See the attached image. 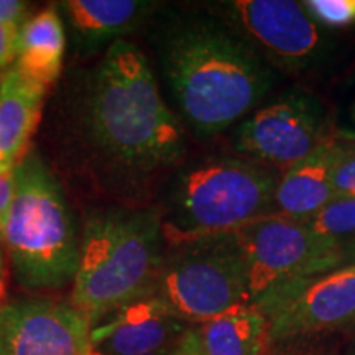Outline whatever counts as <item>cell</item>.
<instances>
[{"label":"cell","mask_w":355,"mask_h":355,"mask_svg":"<svg viewBox=\"0 0 355 355\" xmlns=\"http://www.w3.org/2000/svg\"><path fill=\"white\" fill-rule=\"evenodd\" d=\"M74 46L94 51L135 32L157 10L155 2L140 0H66L61 2Z\"/></svg>","instance_id":"14"},{"label":"cell","mask_w":355,"mask_h":355,"mask_svg":"<svg viewBox=\"0 0 355 355\" xmlns=\"http://www.w3.org/2000/svg\"><path fill=\"white\" fill-rule=\"evenodd\" d=\"M30 6L21 0H0V24L20 28L30 19Z\"/></svg>","instance_id":"21"},{"label":"cell","mask_w":355,"mask_h":355,"mask_svg":"<svg viewBox=\"0 0 355 355\" xmlns=\"http://www.w3.org/2000/svg\"><path fill=\"white\" fill-rule=\"evenodd\" d=\"M303 6L319 26L344 28L355 25V0H306Z\"/></svg>","instance_id":"19"},{"label":"cell","mask_w":355,"mask_h":355,"mask_svg":"<svg viewBox=\"0 0 355 355\" xmlns=\"http://www.w3.org/2000/svg\"><path fill=\"white\" fill-rule=\"evenodd\" d=\"M189 326L148 296L92 327L91 355H144L175 344Z\"/></svg>","instance_id":"12"},{"label":"cell","mask_w":355,"mask_h":355,"mask_svg":"<svg viewBox=\"0 0 355 355\" xmlns=\"http://www.w3.org/2000/svg\"><path fill=\"white\" fill-rule=\"evenodd\" d=\"M304 222L318 235L344 247L355 241V198H337Z\"/></svg>","instance_id":"18"},{"label":"cell","mask_w":355,"mask_h":355,"mask_svg":"<svg viewBox=\"0 0 355 355\" xmlns=\"http://www.w3.org/2000/svg\"><path fill=\"white\" fill-rule=\"evenodd\" d=\"M206 355H263L268 322L254 304H243L198 326Z\"/></svg>","instance_id":"17"},{"label":"cell","mask_w":355,"mask_h":355,"mask_svg":"<svg viewBox=\"0 0 355 355\" xmlns=\"http://www.w3.org/2000/svg\"><path fill=\"white\" fill-rule=\"evenodd\" d=\"M347 355H355V344L352 345V349H350V350H349V352H347Z\"/></svg>","instance_id":"28"},{"label":"cell","mask_w":355,"mask_h":355,"mask_svg":"<svg viewBox=\"0 0 355 355\" xmlns=\"http://www.w3.org/2000/svg\"><path fill=\"white\" fill-rule=\"evenodd\" d=\"M344 146L340 139L329 137L309 157L286 168L275 191L273 214L308 220L337 199L332 173Z\"/></svg>","instance_id":"13"},{"label":"cell","mask_w":355,"mask_h":355,"mask_svg":"<svg viewBox=\"0 0 355 355\" xmlns=\"http://www.w3.org/2000/svg\"><path fill=\"white\" fill-rule=\"evenodd\" d=\"M158 44L163 78L196 135L232 127L272 91V68L219 19H175L163 28Z\"/></svg>","instance_id":"2"},{"label":"cell","mask_w":355,"mask_h":355,"mask_svg":"<svg viewBox=\"0 0 355 355\" xmlns=\"http://www.w3.org/2000/svg\"><path fill=\"white\" fill-rule=\"evenodd\" d=\"M352 327H355V321H354V322H352Z\"/></svg>","instance_id":"29"},{"label":"cell","mask_w":355,"mask_h":355,"mask_svg":"<svg viewBox=\"0 0 355 355\" xmlns=\"http://www.w3.org/2000/svg\"><path fill=\"white\" fill-rule=\"evenodd\" d=\"M13 170L0 175V229H2L3 219H6L13 199V193H15V171Z\"/></svg>","instance_id":"24"},{"label":"cell","mask_w":355,"mask_h":355,"mask_svg":"<svg viewBox=\"0 0 355 355\" xmlns=\"http://www.w3.org/2000/svg\"><path fill=\"white\" fill-rule=\"evenodd\" d=\"M219 20L259 53L268 66L303 73L326 55L322 28L293 0H230L217 7Z\"/></svg>","instance_id":"8"},{"label":"cell","mask_w":355,"mask_h":355,"mask_svg":"<svg viewBox=\"0 0 355 355\" xmlns=\"http://www.w3.org/2000/svg\"><path fill=\"white\" fill-rule=\"evenodd\" d=\"M170 355H206L204 354L198 326L189 327V329L173 344Z\"/></svg>","instance_id":"23"},{"label":"cell","mask_w":355,"mask_h":355,"mask_svg":"<svg viewBox=\"0 0 355 355\" xmlns=\"http://www.w3.org/2000/svg\"><path fill=\"white\" fill-rule=\"evenodd\" d=\"M153 296L173 316L199 326L250 304L245 263L234 234L173 247L163 260Z\"/></svg>","instance_id":"6"},{"label":"cell","mask_w":355,"mask_h":355,"mask_svg":"<svg viewBox=\"0 0 355 355\" xmlns=\"http://www.w3.org/2000/svg\"><path fill=\"white\" fill-rule=\"evenodd\" d=\"M19 28L0 24V71L7 69L15 61Z\"/></svg>","instance_id":"22"},{"label":"cell","mask_w":355,"mask_h":355,"mask_svg":"<svg viewBox=\"0 0 355 355\" xmlns=\"http://www.w3.org/2000/svg\"><path fill=\"white\" fill-rule=\"evenodd\" d=\"M252 304L266 318L270 343H286L352 326L355 265L288 283Z\"/></svg>","instance_id":"10"},{"label":"cell","mask_w":355,"mask_h":355,"mask_svg":"<svg viewBox=\"0 0 355 355\" xmlns=\"http://www.w3.org/2000/svg\"><path fill=\"white\" fill-rule=\"evenodd\" d=\"M64 46L63 19L55 7H48L19 28L13 64L26 78L50 86L63 68Z\"/></svg>","instance_id":"16"},{"label":"cell","mask_w":355,"mask_h":355,"mask_svg":"<svg viewBox=\"0 0 355 355\" xmlns=\"http://www.w3.org/2000/svg\"><path fill=\"white\" fill-rule=\"evenodd\" d=\"M329 139V115L318 97L290 91L242 121L234 137L239 155L255 163L290 168Z\"/></svg>","instance_id":"9"},{"label":"cell","mask_w":355,"mask_h":355,"mask_svg":"<svg viewBox=\"0 0 355 355\" xmlns=\"http://www.w3.org/2000/svg\"><path fill=\"white\" fill-rule=\"evenodd\" d=\"M71 123L91 166L119 183H133L181 162L184 130L159 92L137 44L119 40L76 84Z\"/></svg>","instance_id":"1"},{"label":"cell","mask_w":355,"mask_h":355,"mask_svg":"<svg viewBox=\"0 0 355 355\" xmlns=\"http://www.w3.org/2000/svg\"><path fill=\"white\" fill-rule=\"evenodd\" d=\"M336 198H355V145H345L332 173Z\"/></svg>","instance_id":"20"},{"label":"cell","mask_w":355,"mask_h":355,"mask_svg":"<svg viewBox=\"0 0 355 355\" xmlns=\"http://www.w3.org/2000/svg\"><path fill=\"white\" fill-rule=\"evenodd\" d=\"M245 263L250 304L266 293L340 268L345 250L304 220L266 216L234 232Z\"/></svg>","instance_id":"7"},{"label":"cell","mask_w":355,"mask_h":355,"mask_svg":"<svg viewBox=\"0 0 355 355\" xmlns=\"http://www.w3.org/2000/svg\"><path fill=\"white\" fill-rule=\"evenodd\" d=\"M171 349H173V344H171V345H168V347H163V349H159V350H155V352L144 354V355H170Z\"/></svg>","instance_id":"27"},{"label":"cell","mask_w":355,"mask_h":355,"mask_svg":"<svg viewBox=\"0 0 355 355\" xmlns=\"http://www.w3.org/2000/svg\"><path fill=\"white\" fill-rule=\"evenodd\" d=\"M15 193L0 237L13 273L28 290H58L73 283L81 239L60 181L38 153L15 165Z\"/></svg>","instance_id":"4"},{"label":"cell","mask_w":355,"mask_h":355,"mask_svg":"<svg viewBox=\"0 0 355 355\" xmlns=\"http://www.w3.org/2000/svg\"><path fill=\"white\" fill-rule=\"evenodd\" d=\"M158 209H109L91 216L84 225L71 304L94 327L155 295L163 254Z\"/></svg>","instance_id":"3"},{"label":"cell","mask_w":355,"mask_h":355,"mask_svg":"<svg viewBox=\"0 0 355 355\" xmlns=\"http://www.w3.org/2000/svg\"><path fill=\"white\" fill-rule=\"evenodd\" d=\"M46 86L15 64L0 74V175L12 171L37 127Z\"/></svg>","instance_id":"15"},{"label":"cell","mask_w":355,"mask_h":355,"mask_svg":"<svg viewBox=\"0 0 355 355\" xmlns=\"http://www.w3.org/2000/svg\"><path fill=\"white\" fill-rule=\"evenodd\" d=\"M339 135H340V140L350 141V144L355 145V125L349 127V128H344V130H340Z\"/></svg>","instance_id":"26"},{"label":"cell","mask_w":355,"mask_h":355,"mask_svg":"<svg viewBox=\"0 0 355 355\" xmlns=\"http://www.w3.org/2000/svg\"><path fill=\"white\" fill-rule=\"evenodd\" d=\"M7 252L3 247L2 237H0V300L3 296V288H6V275H7Z\"/></svg>","instance_id":"25"},{"label":"cell","mask_w":355,"mask_h":355,"mask_svg":"<svg viewBox=\"0 0 355 355\" xmlns=\"http://www.w3.org/2000/svg\"><path fill=\"white\" fill-rule=\"evenodd\" d=\"M92 326L73 304L0 303V355H91Z\"/></svg>","instance_id":"11"},{"label":"cell","mask_w":355,"mask_h":355,"mask_svg":"<svg viewBox=\"0 0 355 355\" xmlns=\"http://www.w3.org/2000/svg\"><path fill=\"white\" fill-rule=\"evenodd\" d=\"M279 178L268 166L243 157H214L178 171L159 211L165 242L171 247L234 234L273 216Z\"/></svg>","instance_id":"5"}]
</instances>
